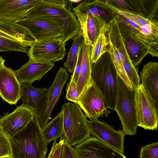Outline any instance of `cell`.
I'll return each mask as SVG.
<instances>
[{
	"instance_id": "f1b7e54d",
	"label": "cell",
	"mask_w": 158,
	"mask_h": 158,
	"mask_svg": "<svg viewBox=\"0 0 158 158\" xmlns=\"http://www.w3.org/2000/svg\"><path fill=\"white\" fill-rule=\"evenodd\" d=\"M140 14L148 18H158V0H138Z\"/></svg>"
},
{
	"instance_id": "83f0119b",
	"label": "cell",
	"mask_w": 158,
	"mask_h": 158,
	"mask_svg": "<svg viewBox=\"0 0 158 158\" xmlns=\"http://www.w3.org/2000/svg\"><path fill=\"white\" fill-rule=\"evenodd\" d=\"M108 31H102L94 45L91 47V58L93 63L96 62L104 53L107 52L108 45Z\"/></svg>"
},
{
	"instance_id": "4316f807",
	"label": "cell",
	"mask_w": 158,
	"mask_h": 158,
	"mask_svg": "<svg viewBox=\"0 0 158 158\" xmlns=\"http://www.w3.org/2000/svg\"><path fill=\"white\" fill-rule=\"evenodd\" d=\"M84 41L82 32L73 38V42L64 67L70 73L74 72L78 57L79 48Z\"/></svg>"
},
{
	"instance_id": "ba28073f",
	"label": "cell",
	"mask_w": 158,
	"mask_h": 158,
	"mask_svg": "<svg viewBox=\"0 0 158 158\" xmlns=\"http://www.w3.org/2000/svg\"><path fill=\"white\" fill-rule=\"evenodd\" d=\"M66 51L65 43L55 38L35 41L27 54L29 59L53 63L62 60Z\"/></svg>"
},
{
	"instance_id": "5b68a950",
	"label": "cell",
	"mask_w": 158,
	"mask_h": 158,
	"mask_svg": "<svg viewBox=\"0 0 158 158\" xmlns=\"http://www.w3.org/2000/svg\"><path fill=\"white\" fill-rule=\"evenodd\" d=\"M114 110L118 115L125 134H136L138 126L135 89H129L118 75Z\"/></svg>"
},
{
	"instance_id": "9a60e30c",
	"label": "cell",
	"mask_w": 158,
	"mask_h": 158,
	"mask_svg": "<svg viewBox=\"0 0 158 158\" xmlns=\"http://www.w3.org/2000/svg\"><path fill=\"white\" fill-rule=\"evenodd\" d=\"M34 117L32 110L23 104L12 112L0 117V127L10 138L25 127Z\"/></svg>"
},
{
	"instance_id": "8992f818",
	"label": "cell",
	"mask_w": 158,
	"mask_h": 158,
	"mask_svg": "<svg viewBox=\"0 0 158 158\" xmlns=\"http://www.w3.org/2000/svg\"><path fill=\"white\" fill-rule=\"evenodd\" d=\"M36 16H51L61 19L63 26L60 38L64 42L82 33L75 15L66 7L42 2L29 11L26 17Z\"/></svg>"
},
{
	"instance_id": "603a6c76",
	"label": "cell",
	"mask_w": 158,
	"mask_h": 158,
	"mask_svg": "<svg viewBox=\"0 0 158 158\" xmlns=\"http://www.w3.org/2000/svg\"><path fill=\"white\" fill-rule=\"evenodd\" d=\"M83 55L80 73L77 83L80 96L92 81V63L91 58V47L84 41L82 44Z\"/></svg>"
},
{
	"instance_id": "2e32d148",
	"label": "cell",
	"mask_w": 158,
	"mask_h": 158,
	"mask_svg": "<svg viewBox=\"0 0 158 158\" xmlns=\"http://www.w3.org/2000/svg\"><path fill=\"white\" fill-rule=\"evenodd\" d=\"M23 104L29 107L40 121L44 114L48 101V89L38 88L31 85L21 84Z\"/></svg>"
},
{
	"instance_id": "52a82bcc",
	"label": "cell",
	"mask_w": 158,
	"mask_h": 158,
	"mask_svg": "<svg viewBox=\"0 0 158 158\" xmlns=\"http://www.w3.org/2000/svg\"><path fill=\"white\" fill-rule=\"evenodd\" d=\"M15 22L27 29L35 41L60 38L63 26L61 19L49 16L26 17Z\"/></svg>"
},
{
	"instance_id": "6da1fadb",
	"label": "cell",
	"mask_w": 158,
	"mask_h": 158,
	"mask_svg": "<svg viewBox=\"0 0 158 158\" xmlns=\"http://www.w3.org/2000/svg\"><path fill=\"white\" fill-rule=\"evenodd\" d=\"M12 158H45L47 143L39 122L34 116L22 130L10 138Z\"/></svg>"
},
{
	"instance_id": "7c38bea8",
	"label": "cell",
	"mask_w": 158,
	"mask_h": 158,
	"mask_svg": "<svg viewBox=\"0 0 158 158\" xmlns=\"http://www.w3.org/2000/svg\"><path fill=\"white\" fill-rule=\"evenodd\" d=\"M91 134L113 149L123 154L124 139L126 135L122 130H116L98 118L88 120Z\"/></svg>"
},
{
	"instance_id": "d6a6232c",
	"label": "cell",
	"mask_w": 158,
	"mask_h": 158,
	"mask_svg": "<svg viewBox=\"0 0 158 158\" xmlns=\"http://www.w3.org/2000/svg\"><path fill=\"white\" fill-rule=\"evenodd\" d=\"M139 156L140 158H158V142L142 147Z\"/></svg>"
},
{
	"instance_id": "836d02e7",
	"label": "cell",
	"mask_w": 158,
	"mask_h": 158,
	"mask_svg": "<svg viewBox=\"0 0 158 158\" xmlns=\"http://www.w3.org/2000/svg\"><path fill=\"white\" fill-rule=\"evenodd\" d=\"M67 93L66 99L73 102L77 103L80 97L76 83L74 81L70 80L67 84V87L66 89Z\"/></svg>"
},
{
	"instance_id": "7a4b0ae2",
	"label": "cell",
	"mask_w": 158,
	"mask_h": 158,
	"mask_svg": "<svg viewBox=\"0 0 158 158\" xmlns=\"http://www.w3.org/2000/svg\"><path fill=\"white\" fill-rule=\"evenodd\" d=\"M116 14L120 31L129 34L147 44L158 42V18H148L139 14L118 9L107 2H100Z\"/></svg>"
},
{
	"instance_id": "74e56055",
	"label": "cell",
	"mask_w": 158,
	"mask_h": 158,
	"mask_svg": "<svg viewBox=\"0 0 158 158\" xmlns=\"http://www.w3.org/2000/svg\"><path fill=\"white\" fill-rule=\"evenodd\" d=\"M148 54L152 57L158 56V42L150 44L148 46Z\"/></svg>"
},
{
	"instance_id": "ac0fdd59",
	"label": "cell",
	"mask_w": 158,
	"mask_h": 158,
	"mask_svg": "<svg viewBox=\"0 0 158 158\" xmlns=\"http://www.w3.org/2000/svg\"><path fill=\"white\" fill-rule=\"evenodd\" d=\"M42 2L41 0H0V19L18 21Z\"/></svg>"
},
{
	"instance_id": "cb8c5ba5",
	"label": "cell",
	"mask_w": 158,
	"mask_h": 158,
	"mask_svg": "<svg viewBox=\"0 0 158 158\" xmlns=\"http://www.w3.org/2000/svg\"><path fill=\"white\" fill-rule=\"evenodd\" d=\"M0 31L15 38L28 47L35 41L27 29L15 21L0 19Z\"/></svg>"
},
{
	"instance_id": "4fadbf2b",
	"label": "cell",
	"mask_w": 158,
	"mask_h": 158,
	"mask_svg": "<svg viewBox=\"0 0 158 158\" xmlns=\"http://www.w3.org/2000/svg\"><path fill=\"white\" fill-rule=\"evenodd\" d=\"M73 10L80 24L84 41L91 47L102 31L109 30L111 23L100 16Z\"/></svg>"
},
{
	"instance_id": "f546056e",
	"label": "cell",
	"mask_w": 158,
	"mask_h": 158,
	"mask_svg": "<svg viewBox=\"0 0 158 158\" xmlns=\"http://www.w3.org/2000/svg\"><path fill=\"white\" fill-rule=\"evenodd\" d=\"M28 47L22 43L0 36V52H19L27 53Z\"/></svg>"
},
{
	"instance_id": "8d00e7d4",
	"label": "cell",
	"mask_w": 158,
	"mask_h": 158,
	"mask_svg": "<svg viewBox=\"0 0 158 158\" xmlns=\"http://www.w3.org/2000/svg\"><path fill=\"white\" fill-rule=\"evenodd\" d=\"M61 158H77L74 148L65 140L63 144Z\"/></svg>"
},
{
	"instance_id": "e575fe53",
	"label": "cell",
	"mask_w": 158,
	"mask_h": 158,
	"mask_svg": "<svg viewBox=\"0 0 158 158\" xmlns=\"http://www.w3.org/2000/svg\"><path fill=\"white\" fill-rule=\"evenodd\" d=\"M57 139L53 141L48 158H61L64 140H60L57 143Z\"/></svg>"
},
{
	"instance_id": "7402d4cb",
	"label": "cell",
	"mask_w": 158,
	"mask_h": 158,
	"mask_svg": "<svg viewBox=\"0 0 158 158\" xmlns=\"http://www.w3.org/2000/svg\"><path fill=\"white\" fill-rule=\"evenodd\" d=\"M120 32L129 56L134 66L137 68L148 54V45L129 34Z\"/></svg>"
},
{
	"instance_id": "ab89813d",
	"label": "cell",
	"mask_w": 158,
	"mask_h": 158,
	"mask_svg": "<svg viewBox=\"0 0 158 158\" xmlns=\"http://www.w3.org/2000/svg\"><path fill=\"white\" fill-rule=\"evenodd\" d=\"M0 36H2L7 38L11 39L12 40L20 42L18 40L15 38L10 35L3 32L0 31ZM21 43V42H20Z\"/></svg>"
},
{
	"instance_id": "277c9868",
	"label": "cell",
	"mask_w": 158,
	"mask_h": 158,
	"mask_svg": "<svg viewBox=\"0 0 158 158\" xmlns=\"http://www.w3.org/2000/svg\"><path fill=\"white\" fill-rule=\"evenodd\" d=\"M61 111L63 127L60 140H65L72 146L81 143L90 137L88 120L78 104L65 103Z\"/></svg>"
},
{
	"instance_id": "3957f363",
	"label": "cell",
	"mask_w": 158,
	"mask_h": 158,
	"mask_svg": "<svg viewBox=\"0 0 158 158\" xmlns=\"http://www.w3.org/2000/svg\"><path fill=\"white\" fill-rule=\"evenodd\" d=\"M93 64L92 80L102 94L106 107L114 110L118 75L111 57L106 52Z\"/></svg>"
},
{
	"instance_id": "30bf717a",
	"label": "cell",
	"mask_w": 158,
	"mask_h": 158,
	"mask_svg": "<svg viewBox=\"0 0 158 158\" xmlns=\"http://www.w3.org/2000/svg\"><path fill=\"white\" fill-rule=\"evenodd\" d=\"M77 103L86 117L90 120L104 116L107 117L110 113L106 107L102 94L92 80L80 96Z\"/></svg>"
},
{
	"instance_id": "b9f144b4",
	"label": "cell",
	"mask_w": 158,
	"mask_h": 158,
	"mask_svg": "<svg viewBox=\"0 0 158 158\" xmlns=\"http://www.w3.org/2000/svg\"><path fill=\"white\" fill-rule=\"evenodd\" d=\"M70 2L78 3L83 0H68Z\"/></svg>"
},
{
	"instance_id": "d590c367",
	"label": "cell",
	"mask_w": 158,
	"mask_h": 158,
	"mask_svg": "<svg viewBox=\"0 0 158 158\" xmlns=\"http://www.w3.org/2000/svg\"><path fill=\"white\" fill-rule=\"evenodd\" d=\"M82 44L79 48L76 65L70 80L74 81L76 84L80 73L83 55Z\"/></svg>"
},
{
	"instance_id": "484cf974",
	"label": "cell",
	"mask_w": 158,
	"mask_h": 158,
	"mask_svg": "<svg viewBox=\"0 0 158 158\" xmlns=\"http://www.w3.org/2000/svg\"><path fill=\"white\" fill-rule=\"evenodd\" d=\"M63 127L62 113L61 111L42 129L43 137L47 143L60 137Z\"/></svg>"
},
{
	"instance_id": "1f68e13d",
	"label": "cell",
	"mask_w": 158,
	"mask_h": 158,
	"mask_svg": "<svg viewBox=\"0 0 158 158\" xmlns=\"http://www.w3.org/2000/svg\"><path fill=\"white\" fill-rule=\"evenodd\" d=\"M0 158H12V150L10 138L0 127Z\"/></svg>"
},
{
	"instance_id": "8fae6325",
	"label": "cell",
	"mask_w": 158,
	"mask_h": 158,
	"mask_svg": "<svg viewBox=\"0 0 158 158\" xmlns=\"http://www.w3.org/2000/svg\"><path fill=\"white\" fill-rule=\"evenodd\" d=\"M135 91L138 126L146 130H156L158 111L141 84Z\"/></svg>"
},
{
	"instance_id": "7bdbcfd3",
	"label": "cell",
	"mask_w": 158,
	"mask_h": 158,
	"mask_svg": "<svg viewBox=\"0 0 158 158\" xmlns=\"http://www.w3.org/2000/svg\"><path fill=\"white\" fill-rule=\"evenodd\" d=\"M85 0L87 1H92L93 0Z\"/></svg>"
},
{
	"instance_id": "ffe728a7",
	"label": "cell",
	"mask_w": 158,
	"mask_h": 158,
	"mask_svg": "<svg viewBox=\"0 0 158 158\" xmlns=\"http://www.w3.org/2000/svg\"><path fill=\"white\" fill-rule=\"evenodd\" d=\"M69 78L65 68H60L56 73L51 86L48 89V101L45 111L39 121L43 129L51 118V114L58 100L62 89Z\"/></svg>"
},
{
	"instance_id": "d6986e66",
	"label": "cell",
	"mask_w": 158,
	"mask_h": 158,
	"mask_svg": "<svg viewBox=\"0 0 158 158\" xmlns=\"http://www.w3.org/2000/svg\"><path fill=\"white\" fill-rule=\"evenodd\" d=\"M55 65L52 62L29 59L19 69L14 71L21 84L31 85L35 81H40Z\"/></svg>"
},
{
	"instance_id": "60d3db41",
	"label": "cell",
	"mask_w": 158,
	"mask_h": 158,
	"mask_svg": "<svg viewBox=\"0 0 158 158\" xmlns=\"http://www.w3.org/2000/svg\"><path fill=\"white\" fill-rule=\"evenodd\" d=\"M5 60L0 56V67L3 65L5 62Z\"/></svg>"
},
{
	"instance_id": "9c48e42d",
	"label": "cell",
	"mask_w": 158,
	"mask_h": 158,
	"mask_svg": "<svg viewBox=\"0 0 158 158\" xmlns=\"http://www.w3.org/2000/svg\"><path fill=\"white\" fill-rule=\"evenodd\" d=\"M108 39L117 49L121 59L123 69L134 89L140 84L138 69L134 66L127 53L116 18L110 25Z\"/></svg>"
},
{
	"instance_id": "5bb4252c",
	"label": "cell",
	"mask_w": 158,
	"mask_h": 158,
	"mask_svg": "<svg viewBox=\"0 0 158 158\" xmlns=\"http://www.w3.org/2000/svg\"><path fill=\"white\" fill-rule=\"evenodd\" d=\"M74 148L77 158H127L96 137H90Z\"/></svg>"
},
{
	"instance_id": "d4e9b609",
	"label": "cell",
	"mask_w": 158,
	"mask_h": 158,
	"mask_svg": "<svg viewBox=\"0 0 158 158\" xmlns=\"http://www.w3.org/2000/svg\"><path fill=\"white\" fill-rule=\"evenodd\" d=\"M73 9L82 13H89L100 16L109 23L115 18V13L105 4L95 0L90 1L84 0Z\"/></svg>"
},
{
	"instance_id": "e0dca14e",
	"label": "cell",
	"mask_w": 158,
	"mask_h": 158,
	"mask_svg": "<svg viewBox=\"0 0 158 158\" xmlns=\"http://www.w3.org/2000/svg\"><path fill=\"white\" fill-rule=\"evenodd\" d=\"M21 84L11 69L0 67V96L5 101L16 105L21 98Z\"/></svg>"
},
{
	"instance_id": "44dd1931",
	"label": "cell",
	"mask_w": 158,
	"mask_h": 158,
	"mask_svg": "<svg viewBox=\"0 0 158 158\" xmlns=\"http://www.w3.org/2000/svg\"><path fill=\"white\" fill-rule=\"evenodd\" d=\"M139 76L141 84L158 111V62L149 61L144 65Z\"/></svg>"
},
{
	"instance_id": "4dcf8cb0",
	"label": "cell",
	"mask_w": 158,
	"mask_h": 158,
	"mask_svg": "<svg viewBox=\"0 0 158 158\" xmlns=\"http://www.w3.org/2000/svg\"><path fill=\"white\" fill-rule=\"evenodd\" d=\"M107 2L118 9L140 14L138 0H95Z\"/></svg>"
},
{
	"instance_id": "f35d334b",
	"label": "cell",
	"mask_w": 158,
	"mask_h": 158,
	"mask_svg": "<svg viewBox=\"0 0 158 158\" xmlns=\"http://www.w3.org/2000/svg\"><path fill=\"white\" fill-rule=\"evenodd\" d=\"M42 2L46 4L66 7L67 3L66 0H41Z\"/></svg>"
}]
</instances>
